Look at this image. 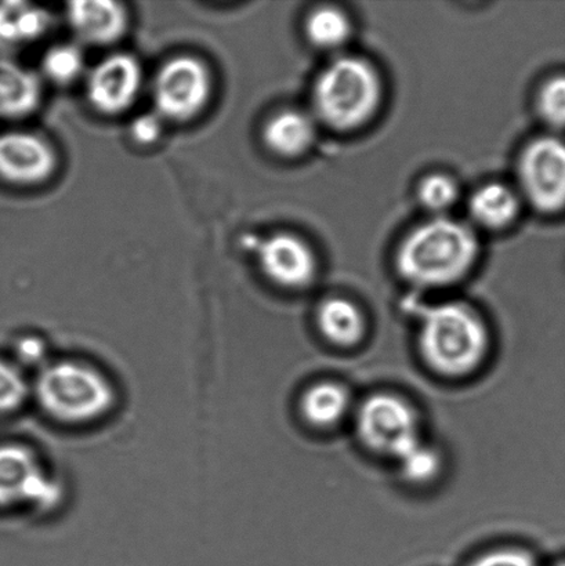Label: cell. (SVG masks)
I'll use <instances>...</instances> for the list:
<instances>
[{"mask_svg": "<svg viewBox=\"0 0 565 566\" xmlns=\"http://www.w3.org/2000/svg\"><path fill=\"white\" fill-rule=\"evenodd\" d=\"M143 81V66L135 54H109L88 71L87 102L98 114H124L135 105L142 92Z\"/></svg>", "mask_w": 565, "mask_h": 566, "instance_id": "8", "label": "cell"}, {"mask_svg": "<svg viewBox=\"0 0 565 566\" xmlns=\"http://www.w3.org/2000/svg\"><path fill=\"white\" fill-rule=\"evenodd\" d=\"M66 21L80 44L109 46L129 28V13L113 0H75L66 6Z\"/></svg>", "mask_w": 565, "mask_h": 566, "instance_id": "12", "label": "cell"}, {"mask_svg": "<svg viewBox=\"0 0 565 566\" xmlns=\"http://www.w3.org/2000/svg\"><path fill=\"white\" fill-rule=\"evenodd\" d=\"M41 76L13 61L0 60V118H24L41 105Z\"/></svg>", "mask_w": 565, "mask_h": 566, "instance_id": "14", "label": "cell"}, {"mask_svg": "<svg viewBox=\"0 0 565 566\" xmlns=\"http://www.w3.org/2000/svg\"><path fill=\"white\" fill-rule=\"evenodd\" d=\"M36 396L52 418L65 423H86L107 413L114 403L109 382L86 366L63 363L39 376Z\"/></svg>", "mask_w": 565, "mask_h": 566, "instance_id": "4", "label": "cell"}, {"mask_svg": "<svg viewBox=\"0 0 565 566\" xmlns=\"http://www.w3.org/2000/svg\"><path fill=\"white\" fill-rule=\"evenodd\" d=\"M480 242L472 227L437 218L420 224L402 241L397 269L419 287H446L467 276L478 262Z\"/></svg>", "mask_w": 565, "mask_h": 566, "instance_id": "1", "label": "cell"}, {"mask_svg": "<svg viewBox=\"0 0 565 566\" xmlns=\"http://www.w3.org/2000/svg\"><path fill=\"white\" fill-rule=\"evenodd\" d=\"M348 402L350 398L345 388L334 382H324L304 394L303 415L315 426H334L346 415Z\"/></svg>", "mask_w": 565, "mask_h": 566, "instance_id": "18", "label": "cell"}, {"mask_svg": "<svg viewBox=\"0 0 565 566\" xmlns=\"http://www.w3.org/2000/svg\"><path fill=\"white\" fill-rule=\"evenodd\" d=\"M213 92L209 66L191 54L165 61L154 77L155 113L175 124L196 119L208 107Z\"/></svg>", "mask_w": 565, "mask_h": 566, "instance_id": "5", "label": "cell"}, {"mask_svg": "<svg viewBox=\"0 0 565 566\" xmlns=\"http://www.w3.org/2000/svg\"><path fill=\"white\" fill-rule=\"evenodd\" d=\"M260 270L281 287L302 289L317 273V258L306 241L286 232L265 238L258 247Z\"/></svg>", "mask_w": 565, "mask_h": 566, "instance_id": "11", "label": "cell"}, {"mask_svg": "<svg viewBox=\"0 0 565 566\" xmlns=\"http://www.w3.org/2000/svg\"><path fill=\"white\" fill-rule=\"evenodd\" d=\"M384 86L378 71L364 59L343 55L325 66L313 91L314 113L331 129L350 132L378 113Z\"/></svg>", "mask_w": 565, "mask_h": 566, "instance_id": "2", "label": "cell"}, {"mask_svg": "<svg viewBox=\"0 0 565 566\" xmlns=\"http://www.w3.org/2000/svg\"><path fill=\"white\" fill-rule=\"evenodd\" d=\"M27 392V382L19 369L0 360V416L19 409L25 401Z\"/></svg>", "mask_w": 565, "mask_h": 566, "instance_id": "24", "label": "cell"}, {"mask_svg": "<svg viewBox=\"0 0 565 566\" xmlns=\"http://www.w3.org/2000/svg\"><path fill=\"white\" fill-rule=\"evenodd\" d=\"M164 132V119L157 113L138 115L129 125V136L138 146H153Z\"/></svg>", "mask_w": 565, "mask_h": 566, "instance_id": "25", "label": "cell"}, {"mask_svg": "<svg viewBox=\"0 0 565 566\" xmlns=\"http://www.w3.org/2000/svg\"><path fill=\"white\" fill-rule=\"evenodd\" d=\"M398 460H400L402 473L414 482L429 481L440 470L439 453L420 441Z\"/></svg>", "mask_w": 565, "mask_h": 566, "instance_id": "22", "label": "cell"}, {"mask_svg": "<svg viewBox=\"0 0 565 566\" xmlns=\"http://www.w3.org/2000/svg\"><path fill=\"white\" fill-rule=\"evenodd\" d=\"M60 499L61 488L49 479L28 449L0 447V507L33 504L52 509Z\"/></svg>", "mask_w": 565, "mask_h": 566, "instance_id": "9", "label": "cell"}, {"mask_svg": "<svg viewBox=\"0 0 565 566\" xmlns=\"http://www.w3.org/2000/svg\"><path fill=\"white\" fill-rule=\"evenodd\" d=\"M519 180L527 201L544 213L565 208V143L541 137L524 149Z\"/></svg>", "mask_w": 565, "mask_h": 566, "instance_id": "6", "label": "cell"}, {"mask_svg": "<svg viewBox=\"0 0 565 566\" xmlns=\"http://www.w3.org/2000/svg\"><path fill=\"white\" fill-rule=\"evenodd\" d=\"M472 566H536V564L527 552L501 551L486 554Z\"/></svg>", "mask_w": 565, "mask_h": 566, "instance_id": "26", "label": "cell"}, {"mask_svg": "<svg viewBox=\"0 0 565 566\" xmlns=\"http://www.w3.org/2000/svg\"><path fill=\"white\" fill-rule=\"evenodd\" d=\"M420 347L431 368L446 376L470 374L490 347L483 319L469 305L446 303L423 313Z\"/></svg>", "mask_w": 565, "mask_h": 566, "instance_id": "3", "label": "cell"}, {"mask_svg": "<svg viewBox=\"0 0 565 566\" xmlns=\"http://www.w3.org/2000/svg\"><path fill=\"white\" fill-rule=\"evenodd\" d=\"M85 53L80 43H57L41 61L42 76L57 86H69L85 74Z\"/></svg>", "mask_w": 565, "mask_h": 566, "instance_id": "20", "label": "cell"}, {"mask_svg": "<svg viewBox=\"0 0 565 566\" xmlns=\"http://www.w3.org/2000/svg\"><path fill=\"white\" fill-rule=\"evenodd\" d=\"M317 136V122L299 109H284L271 116L263 129V142L271 153L282 158H296L307 153Z\"/></svg>", "mask_w": 565, "mask_h": 566, "instance_id": "13", "label": "cell"}, {"mask_svg": "<svg viewBox=\"0 0 565 566\" xmlns=\"http://www.w3.org/2000/svg\"><path fill=\"white\" fill-rule=\"evenodd\" d=\"M353 32L352 21L336 8H320L308 15V41L323 50H336L346 44Z\"/></svg>", "mask_w": 565, "mask_h": 566, "instance_id": "19", "label": "cell"}, {"mask_svg": "<svg viewBox=\"0 0 565 566\" xmlns=\"http://www.w3.org/2000/svg\"><path fill=\"white\" fill-rule=\"evenodd\" d=\"M357 426L365 446L396 459L420 441L414 410L393 396H375L365 401Z\"/></svg>", "mask_w": 565, "mask_h": 566, "instance_id": "7", "label": "cell"}, {"mask_svg": "<svg viewBox=\"0 0 565 566\" xmlns=\"http://www.w3.org/2000/svg\"><path fill=\"white\" fill-rule=\"evenodd\" d=\"M19 353L27 363H36L39 358L43 357L42 343L35 338H28V340L21 342Z\"/></svg>", "mask_w": 565, "mask_h": 566, "instance_id": "27", "label": "cell"}, {"mask_svg": "<svg viewBox=\"0 0 565 566\" xmlns=\"http://www.w3.org/2000/svg\"><path fill=\"white\" fill-rule=\"evenodd\" d=\"M57 166L53 144L36 133L13 130L0 135V180L35 187L52 179Z\"/></svg>", "mask_w": 565, "mask_h": 566, "instance_id": "10", "label": "cell"}, {"mask_svg": "<svg viewBox=\"0 0 565 566\" xmlns=\"http://www.w3.org/2000/svg\"><path fill=\"white\" fill-rule=\"evenodd\" d=\"M419 199L426 209L442 213L450 210L459 199V187L452 177L431 175L420 182Z\"/></svg>", "mask_w": 565, "mask_h": 566, "instance_id": "21", "label": "cell"}, {"mask_svg": "<svg viewBox=\"0 0 565 566\" xmlns=\"http://www.w3.org/2000/svg\"><path fill=\"white\" fill-rule=\"evenodd\" d=\"M52 25L46 10L28 3L0 4V49L10 50L36 42Z\"/></svg>", "mask_w": 565, "mask_h": 566, "instance_id": "15", "label": "cell"}, {"mask_svg": "<svg viewBox=\"0 0 565 566\" xmlns=\"http://www.w3.org/2000/svg\"><path fill=\"white\" fill-rule=\"evenodd\" d=\"M318 324L324 335L341 346H353L365 333L362 311L345 298H331L321 305Z\"/></svg>", "mask_w": 565, "mask_h": 566, "instance_id": "17", "label": "cell"}, {"mask_svg": "<svg viewBox=\"0 0 565 566\" xmlns=\"http://www.w3.org/2000/svg\"><path fill=\"white\" fill-rule=\"evenodd\" d=\"M558 566H565V564L558 565Z\"/></svg>", "mask_w": 565, "mask_h": 566, "instance_id": "28", "label": "cell"}, {"mask_svg": "<svg viewBox=\"0 0 565 566\" xmlns=\"http://www.w3.org/2000/svg\"><path fill=\"white\" fill-rule=\"evenodd\" d=\"M520 212L517 193L501 182L479 188L470 198L469 213L475 224L490 230L511 226Z\"/></svg>", "mask_w": 565, "mask_h": 566, "instance_id": "16", "label": "cell"}, {"mask_svg": "<svg viewBox=\"0 0 565 566\" xmlns=\"http://www.w3.org/2000/svg\"><path fill=\"white\" fill-rule=\"evenodd\" d=\"M538 109L547 125L564 129L565 127V76L547 81L538 97Z\"/></svg>", "mask_w": 565, "mask_h": 566, "instance_id": "23", "label": "cell"}]
</instances>
